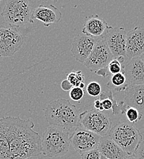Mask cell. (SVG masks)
Segmentation results:
<instances>
[{
	"label": "cell",
	"instance_id": "1",
	"mask_svg": "<svg viewBox=\"0 0 144 159\" xmlns=\"http://www.w3.org/2000/svg\"><path fill=\"white\" fill-rule=\"evenodd\" d=\"M9 143L11 159H30L42 154V138L30 119L7 116L1 118Z\"/></svg>",
	"mask_w": 144,
	"mask_h": 159
},
{
	"label": "cell",
	"instance_id": "2",
	"mask_svg": "<svg viewBox=\"0 0 144 159\" xmlns=\"http://www.w3.org/2000/svg\"><path fill=\"white\" fill-rule=\"evenodd\" d=\"M44 116L50 125L60 127L69 133L80 125V113L77 107L68 100H55L44 110Z\"/></svg>",
	"mask_w": 144,
	"mask_h": 159
},
{
	"label": "cell",
	"instance_id": "3",
	"mask_svg": "<svg viewBox=\"0 0 144 159\" xmlns=\"http://www.w3.org/2000/svg\"><path fill=\"white\" fill-rule=\"evenodd\" d=\"M70 133L60 127L50 125L42 137V154L50 158L62 157L69 151Z\"/></svg>",
	"mask_w": 144,
	"mask_h": 159
},
{
	"label": "cell",
	"instance_id": "4",
	"mask_svg": "<svg viewBox=\"0 0 144 159\" xmlns=\"http://www.w3.org/2000/svg\"><path fill=\"white\" fill-rule=\"evenodd\" d=\"M108 135L129 156L134 155L143 140L140 131L129 121L120 122L112 127Z\"/></svg>",
	"mask_w": 144,
	"mask_h": 159
},
{
	"label": "cell",
	"instance_id": "5",
	"mask_svg": "<svg viewBox=\"0 0 144 159\" xmlns=\"http://www.w3.org/2000/svg\"><path fill=\"white\" fill-rule=\"evenodd\" d=\"M32 9L28 0H7L1 16L10 26L18 28L28 23H34L31 20Z\"/></svg>",
	"mask_w": 144,
	"mask_h": 159
},
{
	"label": "cell",
	"instance_id": "6",
	"mask_svg": "<svg viewBox=\"0 0 144 159\" xmlns=\"http://www.w3.org/2000/svg\"><path fill=\"white\" fill-rule=\"evenodd\" d=\"M80 124L85 129L101 137L108 135L112 128L110 118L105 113L96 109L86 110L81 113Z\"/></svg>",
	"mask_w": 144,
	"mask_h": 159
},
{
	"label": "cell",
	"instance_id": "7",
	"mask_svg": "<svg viewBox=\"0 0 144 159\" xmlns=\"http://www.w3.org/2000/svg\"><path fill=\"white\" fill-rule=\"evenodd\" d=\"M24 38L16 28L0 26V57H11L21 47Z\"/></svg>",
	"mask_w": 144,
	"mask_h": 159
},
{
	"label": "cell",
	"instance_id": "8",
	"mask_svg": "<svg viewBox=\"0 0 144 159\" xmlns=\"http://www.w3.org/2000/svg\"><path fill=\"white\" fill-rule=\"evenodd\" d=\"M114 58L104 39H96V43L89 57L83 63L91 72H96L106 68L109 62Z\"/></svg>",
	"mask_w": 144,
	"mask_h": 159
},
{
	"label": "cell",
	"instance_id": "9",
	"mask_svg": "<svg viewBox=\"0 0 144 159\" xmlns=\"http://www.w3.org/2000/svg\"><path fill=\"white\" fill-rule=\"evenodd\" d=\"M101 137L88 130L80 124L70 134V141L77 153L82 155L91 150L98 149Z\"/></svg>",
	"mask_w": 144,
	"mask_h": 159
},
{
	"label": "cell",
	"instance_id": "10",
	"mask_svg": "<svg viewBox=\"0 0 144 159\" xmlns=\"http://www.w3.org/2000/svg\"><path fill=\"white\" fill-rule=\"evenodd\" d=\"M103 38L114 58L120 57H126V33L123 27H112L110 26Z\"/></svg>",
	"mask_w": 144,
	"mask_h": 159
},
{
	"label": "cell",
	"instance_id": "11",
	"mask_svg": "<svg viewBox=\"0 0 144 159\" xmlns=\"http://www.w3.org/2000/svg\"><path fill=\"white\" fill-rule=\"evenodd\" d=\"M144 53V29L136 26L126 33V55L129 59L141 57Z\"/></svg>",
	"mask_w": 144,
	"mask_h": 159
},
{
	"label": "cell",
	"instance_id": "12",
	"mask_svg": "<svg viewBox=\"0 0 144 159\" xmlns=\"http://www.w3.org/2000/svg\"><path fill=\"white\" fill-rule=\"evenodd\" d=\"M96 43V39L83 34H77L74 39L71 52L76 61L84 63L91 54Z\"/></svg>",
	"mask_w": 144,
	"mask_h": 159
},
{
	"label": "cell",
	"instance_id": "13",
	"mask_svg": "<svg viewBox=\"0 0 144 159\" xmlns=\"http://www.w3.org/2000/svg\"><path fill=\"white\" fill-rule=\"evenodd\" d=\"M62 19L61 11L54 5H39L31 14V20H39L45 27L60 21Z\"/></svg>",
	"mask_w": 144,
	"mask_h": 159
},
{
	"label": "cell",
	"instance_id": "14",
	"mask_svg": "<svg viewBox=\"0 0 144 159\" xmlns=\"http://www.w3.org/2000/svg\"><path fill=\"white\" fill-rule=\"evenodd\" d=\"M123 72L129 86L144 84V62L141 57L129 60L124 67Z\"/></svg>",
	"mask_w": 144,
	"mask_h": 159
},
{
	"label": "cell",
	"instance_id": "15",
	"mask_svg": "<svg viewBox=\"0 0 144 159\" xmlns=\"http://www.w3.org/2000/svg\"><path fill=\"white\" fill-rule=\"evenodd\" d=\"M125 91L124 102L128 107L137 110L141 116L144 115V84H131Z\"/></svg>",
	"mask_w": 144,
	"mask_h": 159
},
{
	"label": "cell",
	"instance_id": "16",
	"mask_svg": "<svg viewBox=\"0 0 144 159\" xmlns=\"http://www.w3.org/2000/svg\"><path fill=\"white\" fill-rule=\"evenodd\" d=\"M110 26L106 21L98 15H93L88 18L83 25L82 34L97 39L104 36Z\"/></svg>",
	"mask_w": 144,
	"mask_h": 159
},
{
	"label": "cell",
	"instance_id": "17",
	"mask_svg": "<svg viewBox=\"0 0 144 159\" xmlns=\"http://www.w3.org/2000/svg\"><path fill=\"white\" fill-rule=\"evenodd\" d=\"M98 150L108 159H124L129 156L109 135L101 138Z\"/></svg>",
	"mask_w": 144,
	"mask_h": 159
},
{
	"label": "cell",
	"instance_id": "18",
	"mask_svg": "<svg viewBox=\"0 0 144 159\" xmlns=\"http://www.w3.org/2000/svg\"><path fill=\"white\" fill-rule=\"evenodd\" d=\"M107 86L112 92L118 93L124 91L129 86V84L127 83L124 74L122 72L113 75L110 80L107 83Z\"/></svg>",
	"mask_w": 144,
	"mask_h": 159
},
{
	"label": "cell",
	"instance_id": "19",
	"mask_svg": "<svg viewBox=\"0 0 144 159\" xmlns=\"http://www.w3.org/2000/svg\"><path fill=\"white\" fill-rule=\"evenodd\" d=\"M0 159H11L9 143L4 124L0 119Z\"/></svg>",
	"mask_w": 144,
	"mask_h": 159
},
{
	"label": "cell",
	"instance_id": "20",
	"mask_svg": "<svg viewBox=\"0 0 144 159\" xmlns=\"http://www.w3.org/2000/svg\"><path fill=\"white\" fill-rule=\"evenodd\" d=\"M67 80L73 87H79L80 84L85 80V77L81 70L72 71L67 75Z\"/></svg>",
	"mask_w": 144,
	"mask_h": 159
},
{
	"label": "cell",
	"instance_id": "21",
	"mask_svg": "<svg viewBox=\"0 0 144 159\" xmlns=\"http://www.w3.org/2000/svg\"><path fill=\"white\" fill-rule=\"evenodd\" d=\"M124 114L126 115L128 121L132 124L137 122L138 120H141L142 118V116L137 111V110L131 107L128 106V107L126 109Z\"/></svg>",
	"mask_w": 144,
	"mask_h": 159
},
{
	"label": "cell",
	"instance_id": "22",
	"mask_svg": "<svg viewBox=\"0 0 144 159\" xmlns=\"http://www.w3.org/2000/svg\"><path fill=\"white\" fill-rule=\"evenodd\" d=\"M123 66L118 58H114L107 66V69L110 74L114 75L123 71Z\"/></svg>",
	"mask_w": 144,
	"mask_h": 159
},
{
	"label": "cell",
	"instance_id": "23",
	"mask_svg": "<svg viewBox=\"0 0 144 159\" xmlns=\"http://www.w3.org/2000/svg\"><path fill=\"white\" fill-rule=\"evenodd\" d=\"M86 91L90 96L97 97L100 96L101 93V85L98 82L92 81L87 85Z\"/></svg>",
	"mask_w": 144,
	"mask_h": 159
},
{
	"label": "cell",
	"instance_id": "24",
	"mask_svg": "<svg viewBox=\"0 0 144 159\" xmlns=\"http://www.w3.org/2000/svg\"><path fill=\"white\" fill-rule=\"evenodd\" d=\"M84 95L85 91L79 87H73L69 91V97L74 101H80L83 98Z\"/></svg>",
	"mask_w": 144,
	"mask_h": 159
},
{
	"label": "cell",
	"instance_id": "25",
	"mask_svg": "<svg viewBox=\"0 0 144 159\" xmlns=\"http://www.w3.org/2000/svg\"><path fill=\"white\" fill-rule=\"evenodd\" d=\"M82 159H101V154L98 149H93L82 154Z\"/></svg>",
	"mask_w": 144,
	"mask_h": 159
},
{
	"label": "cell",
	"instance_id": "26",
	"mask_svg": "<svg viewBox=\"0 0 144 159\" xmlns=\"http://www.w3.org/2000/svg\"><path fill=\"white\" fill-rule=\"evenodd\" d=\"M137 159H144V140L140 143L137 149L134 154Z\"/></svg>",
	"mask_w": 144,
	"mask_h": 159
},
{
	"label": "cell",
	"instance_id": "27",
	"mask_svg": "<svg viewBox=\"0 0 144 159\" xmlns=\"http://www.w3.org/2000/svg\"><path fill=\"white\" fill-rule=\"evenodd\" d=\"M61 88L64 91H69L73 88V86L71 84V83L66 79L62 81L61 83Z\"/></svg>",
	"mask_w": 144,
	"mask_h": 159
},
{
	"label": "cell",
	"instance_id": "28",
	"mask_svg": "<svg viewBox=\"0 0 144 159\" xmlns=\"http://www.w3.org/2000/svg\"><path fill=\"white\" fill-rule=\"evenodd\" d=\"M93 105H94V107H95V108L96 110H98V111H103V110H104L101 100H96L94 102Z\"/></svg>",
	"mask_w": 144,
	"mask_h": 159
},
{
	"label": "cell",
	"instance_id": "29",
	"mask_svg": "<svg viewBox=\"0 0 144 159\" xmlns=\"http://www.w3.org/2000/svg\"><path fill=\"white\" fill-rule=\"evenodd\" d=\"M39 1H41L42 2H57L58 0H39Z\"/></svg>",
	"mask_w": 144,
	"mask_h": 159
},
{
	"label": "cell",
	"instance_id": "30",
	"mask_svg": "<svg viewBox=\"0 0 144 159\" xmlns=\"http://www.w3.org/2000/svg\"><path fill=\"white\" fill-rule=\"evenodd\" d=\"M124 159H137V158L134 155H131V156H128Z\"/></svg>",
	"mask_w": 144,
	"mask_h": 159
},
{
	"label": "cell",
	"instance_id": "31",
	"mask_svg": "<svg viewBox=\"0 0 144 159\" xmlns=\"http://www.w3.org/2000/svg\"><path fill=\"white\" fill-rule=\"evenodd\" d=\"M85 83H84V82H83V83L80 84V85H79V87L83 89V88H85Z\"/></svg>",
	"mask_w": 144,
	"mask_h": 159
},
{
	"label": "cell",
	"instance_id": "32",
	"mask_svg": "<svg viewBox=\"0 0 144 159\" xmlns=\"http://www.w3.org/2000/svg\"><path fill=\"white\" fill-rule=\"evenodd\" d=\"M141 58L142 60V61L144 62V53L141 56Z\"/></svg>",
	"mask_w": 144,
	"mask_h": 159
},
{
	"label": "cell",
	"instance_id": "33",
	"mask_svg": "<svg viewBox=\"0 0 144 159\" xmlns=\"http://www.w3.org/2000/svg\"><path fill=\"white\" fill-rule=\"evenodd\" d=\"M101 159H107V158H105V157H104V156H101Z\"/></svg>",
	"mask_w": 144,
	"mask_h": 159
},
{
	"label": "cell",
	"instance_id": "34",
	"mask_svg": "<svg viewBox=\"0 0 144 159\" xmlns=\"http://www.w3.org/2000/svg\"><path fill=\"white\" fill-rule=\"evenodd\" d=\"M2 1H3V0H0V2H2Z\"/></svg>",
	"mask_w": 144,
	"mask_h": 159
},
{
	"label": "cell",
	"instance_id": "35",
	"mask_svg": "<svg viewBox=\"0 0 144 159\" xmlns=\"http://www.w3.org/2000/svg\"></svg>",
	"mask_w": 144,
	"mask_h": 159
}]
</instances>
